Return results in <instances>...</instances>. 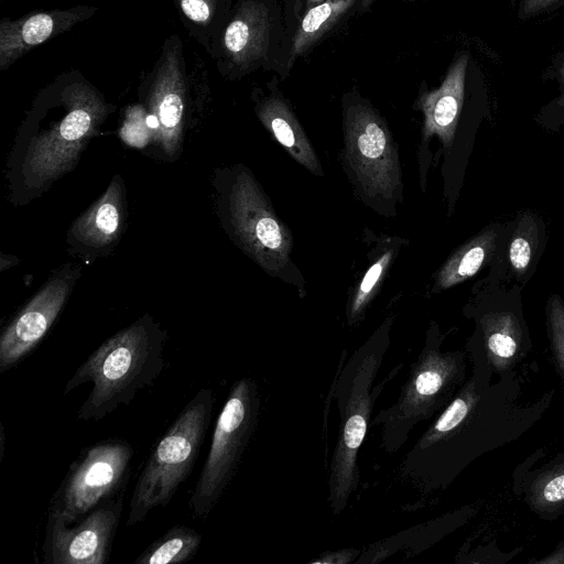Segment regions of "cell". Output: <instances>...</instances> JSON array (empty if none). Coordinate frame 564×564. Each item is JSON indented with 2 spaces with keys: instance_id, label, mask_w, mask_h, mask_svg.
Returning a JSON list of instances; mask_svg holds the SVG:
<instances>
[{
  "instance_id": "277c9868",
  "label": "cell",
  "mask_w": 564,
  "mask_h": 564,
  "mask_svg": "<svg viewBox=\"0 0 564 564\" xmlns=\"http://www.w3.org/2000/svg\"><path fill=\"white\" fill-rule=\"evenodd\" d=\"M292 43L281 0H236L209 54L228 80L260 69L284 80L294 66Z\"/></svg>"
},
{
  "instance_id": "4fadbf2b",
  "label": "cell",
  "mask_w": 564,
  "mask_h": 564,
  "mask_svg": "<svg viewBox=\"0 0 564 564\" xmlns=\"http://www.w3.org/2000/svg\"><path fill=\"white\" fill-rule=\"evenodd\" d=\"M123 510V494L66 524L47 514L43 560L47 564H106Z\"/></svg>"
},
{
  "instance_id": "8992f818",
  "label": "cell",
  "mask_w": 564,
  "mask_h": 564,
  "mask_svg": "<svg viewBox=\"0 0 564 564\" xmlns=\"http://www.w3.org/2000/svg\"><path fill=\"white\" fill-rule=\"evenodd\" d=\"M441 344L438 328L432 325L398 399L371 420L370 424L381 426V447L388 454L405 444L415 425L444 409L463 381V355L442 351Z\"/></svg>"
},
{
  "instance_id": "603a6c76",
  "label": "cell",
  "mask_w": 564,
  "mask_h": 564,
  "mask_svg": "<svg viewBox=\"0 0 564 564\" xmlns=\"http://www.w3.org/2000/svg\"><path fill=\"white\" fill-rule=\"evenodd\" d=\"M203 541L202 535L186 525H174L153 541L134 564H176L192 560Z\"/></svg>"
},
{
  "instance_id": "83f0119b",
  "label": "cell",
  "mask_w": 564,
  "mask_h": 564,
  "mask_svg": "<svg viewBox=\"0 0 564 564\" xmlns=\"http://www.w3.org/2000/svg\"><path fill=\"white\" fill-rule=\"evenodd\" d=\"M538 487L540 502L554 505L564 501V468L544 476Z\"/></svg>"
},
{
  "instance_id": "d6986e66",
  "label": "cell",
  "mask_w": 564,
  "mask_h": 564,
  "mask_svg": "<svg viewBox=\"0 0 564 564\" xmlns=\"http://www.w3.org/2000/svg\"><path fill=\"white\" fill-rule=\"evenodd\" d=\"M122 224V189L113 180L98 202L75 221L72 234L88 247L102 248L116 240Z\"/></svg>"
},
{
  "instance_id": "836d02e7",
  "label": "cell",
  "mask_w": 564,
  "mask_h": 564,
  "mask_svg": "<svg viewBox=\"0 0 564 564\" xmlns=\"http://www.w3.org/2000/svg\"><path fill=\"white\" fill-rule=\"evenodd\" d=\"M405 2H415V1H427V0H403Z\"/></svg>"
},
{
  "instance_id": "e575fe53",
  "label": "cell",
  "mask_w": 564,
  "mask_h": 564,
  "mask_svg": "<svg viewBox=\"0 0 564 564\" xmlns=\"http://www.w3.org/2000/svg\"><path fill=\"white\" fill-rule=\"evenodd\" d=\"M306 1V0H305Z\"/></svg>"
},
{
  "instance_id": "7402d4cb",
  "label": "cell",
  "mask_w": 564,
  "mask_h": 564,
  "mask_svg": "<svg viewBox=\"0 0 564 564\" xmlns=\"http://www.w3.org/2000/svg\"><path fill=\"white\" fill-rule=\"evenodd\" d=\"M497 245L495 229H486L458 248L436 276L438 290L452 288L474 276L491 258Z\"/></svg>"
},
{
  "instance_id": "2e32d148",
  "label": "cell",
  "mask_w": 564,
  "mask_h": 564,
  "mask_svg": "<svg viewBox=\"0 0 564 564\" xmlns=\"http://www.w3.org/2000/svg\"><path fill=\"white\" fill-rule=\"evenodd\" d=\"M280 78L273 75L264 87H254L251 97L260 122L301 165L316 175L323 170L316 153L300 124L288 98L279 87Z\"/></svg>"
},
{
  "instance_id": "ac0fdd59",
  "label": "cell",
  "mask_w": 564,
  "mask_h": 564,
  "mask_svg": "<svg viewBox=\"0 0 564 564\" xmlns=\"http://www.w3.org/2000/svg\"><path fill=\"white\" fill-rule=\"evenodd\" d=\"M376 0H324L305 7L292 43V63L308 55L349 20L367 12Z\"/></svg>"
},
{
  "instance_id": "4dcf8cb0",
  "label": "cell",
  "mask_w": 564,
  "mask_h": 564,
  "mask_svg": "<svg viewBox=\"0 0 564 564\" xmlns=\"http://www.w3.org/2000/svg\"><path fill=\"white\" fill-rule=\"evenodd\" d=\"M561 0H522L519 11L521 19L531 18L532 15L542 13Z\"/></svg>"
},
{
  "instance_id": "1f68e13d",
  "label": "cell",
  "mask_w": 564,
  "mask_h": 564,
  "mask_svg": "<svg viewBox=\"0 0 564 564\" xmlns=\"http://www.w3.org/2000/svg\"><path fill=\"white\" fill-rule=\"evenodd\" d=\"M324 0H306L305 1V7H308V6H312V4H316L318 2H322Z\"/></svg>"
},
{
  "instance_id": "f1b7e54d",
  "label": "cell",
  "mask_w": 564,
  "mask_h": 564,
  "mask_svg": "<svg viewBox=\"0 0 564 564\" xmlns=\"http://www.w3.org/2000/svg\"><path fill=\"white\" fill-rule=\"evenodd\" d=\"M289 31L294 36L297 23L305 8V0H281Z\"/></svg>"
},
{
  "instance_id": "7a4b0ae2",
  "label": "cell",
  "mask_w": 564,
  "mask_h": 564,
  "mask_svg": "<svg viewBox=\"0 0 564 564\" xmlns=\"http://www.w3.org/2000/svg\"><path fill=\"white\" fill-rule=\"evenodd\" d=\"M166 338L161 326L145 315L94 350L64 387L63 393L67 394L86 382L93 383L77 412L78 420L99 421L151 387L165 365Z\"/></svg>"
},
{
  "instance_id": "4316f807",
  "label": "cell",
  "mask_w": 564,
  "mask_h": 564,
  "mask_svg": "<svg viewBox=\"0 0 564 564\" xmlns=\"http://www.w3.org/2000/svg\"><path fill=\"white\" fill-rule=\"evenodd\" d=\"M547 315L553 352L564 375V303L557 295L550 299Z\"/></svg>"
},
{
  "instance_id": "d4e9b609",
  "label": "cell",
  "mask_w": 564,
  "mask_h": 564,
  "mask_svg": "<svg viewBox=\"0 0 564 564\" xmlns=\"http://www.w3.org/2000/svg\"><path fill=\"white\" fill-rule=\"evenodd\" d=\"M488 351L500 359L511 358L518 347L519 325L511 313H497L484 318Z\"/></svg>"
},
{
  "instance_id": "ba28073f",
  "label": "cell",
  "mask_w": 564,
  "mask_h": 564,
  "mask_svg": "<svg viewBox=\"0 0 564 564\" xmlns=\"http://www.w3.org/2000/svg\"><path fill=\"white\" fill-rule=\"evenodd\" d=\"M476 404L473 382L457 395L417 438L400 464V476L421 494L446 487L466 460L467 436Z\"/></svg>"
},
{
  "instance_id": "cb8c5ba5",
  "label": "cell",
  "mask_w": 564,
  "mask_h": 564,
  "mask_svg": "<svg viewBox=\"0 0 564 564\" xmlns=\"http://www.w3.org/2000/svg\"><path fill=\"white\" fill-rule=\"evenodd\" d=\"M539 246V227L530 212L521 214L509 245L512 272L521 279L530 269Z\"/></svg>"
},
{
  "instance_id": "484cf974",
  "label": "cell",
  "mask_w": 564,
  "mask_h": 564,
  "mask_svg": "<svg viewBox=\"0 0 564 564\" xmlns=\"http://www.w3.org/2000/svg\"><path fill=\"white\" fill-rule=\"evenodd\" d=\"M393 257L392 250L382 254L366 272L357 291L355 292L348 312L347 319L350 325L360 321L364 312L375 295L377 286L387 271Z\"/></svg>"
},
{
  "instance_id": "f546056e",
  "label": "cell",
  "mask_w": 564,
  "mask_h": 564,
  "mask_svg": "<svg viewBox=\"0 0 564 564\" xmlns=\"http://www.w3.org/2000/svg\"><path fill=\"white\" fill-rule=\"evenodd\" d=\"M361 552L357 549H344L335 552H327L319 555L312 563L345 564L355 562Z\"/></svg>"
},
{
  "instance_id": "52a82bcc",
  "label": "cell",
  "mask_w": 564,
  "mask_h": 564,
  "mask_svg": "<svg viewBox=\"0 0 564 564\" xmlns=\"http://www.w3.org/2000/svg\"><path fill=\"white\" fill-rule=\"evenodd\" d=\"M257 382L241 378L230 388L219 413L208 455L189 499L193 517L204 521L236 474L260 414Z\"/></svg>"
},
{
  "instance_id": "ffe728a7",
  "label": "cell",
  "mask_w": 564,
  "mask_h": 564,
  "mask_svg": "<svg viewBox=\"0 0 564 564\" xmlns=\"http://www.w3.org/2000/svg\"><path fill=\"white\" fill-rule=\"evenodd\" d=\"M453 518L442 517L420 523L415 527L400 531L389 538L370 544L368 549L355 561L357 564H378L398 553L414 556L434 544L451 528Z\"/></svg>"
},
{
  "instance_id": "d6a6232c",
  "label": "cell",
  "mask_w": 564,
  "mask_h": 564,
  "mask_svg": "<svg viewBox=\"0 0 564 564\" xmlns=\"http://www.w3.org/2000/svg\"><path fill=\"white\" fill-rule=\"evenodd\" d=\"M560 73H561V79H562V84H563V100H564V66L561 68Z\"/></svg>"
},
{
  "instance_id": "5bb4252c",
  "label": "cell",
  "mask_w": 564,
  "mask_h": 564,
  "mask_svg": "<svg viewBox=\"0 0 564 564\" xmlns=\"http://www.w3.org/2000/svg\"><path fill=\"white\" fill-rule=\"evenodd\" d=\"M74 279L67 272L52 279L7 326L0 337V372L19 364L43 339L62 311Z\"/></svg>"
},
{
  "instance_id": "e0dca14e",
  "label": "cell",
  "mask_w": 564,
  "mask_h": 564,
  "mask_svg": "<svg viewBox=\"0 0 564 564\" xmlns=\"http://www.w3.org/2000/svg\"><path fill=\"white\" fill-rule=\"evenodd\" d=\"M469 62V54L460 53L449 65L438 87H421L415 106L424 116L425 141L436 135L444 147L452 145L464 105Z\"/></svg>"
},
{
  "instance_id": "8fae6325",
  "label": "cell",
  "mask_w": 564,
  "mask_h": 564,
  "mask_svg": "<svg viewBox=\"0 0 564 564\" xmlns=\"http://www.w3.org/2000/svg\"><path fill=\"white\" fill-rule=\"evenodd\" d=\"M226 212L231 232L245 252L272 275L289 268L291 234L249 172L236 173L227 193Z\"/></svg>"
},
{
  "instance_id": "9a60e30c",
  "label": "cell",
  "mask_w": 564,
  "mask_h": 564,
  "mask_svg": "<svg viewBox=\"0 0 564 564\" xmlns=\"http://www.w3.org/2000/svg\"><path fill=\"white\" fill-rule=\"evenodd\" d=\"M98 11L94 6L33 11L0 22V70H6L35 46L56 37Z\"/></svg>"
},
{
  "instance_id": "9c48e42d",
  "label": "cell",
  "mask_w": 564,
  "mask_h": 564,
  "mask_svg": "<svg viewBox=\"0 0 564 564\" xmlns=\"http://www.w3.org/2000/svg\"><path fill=\"white\" fill-rule=\"evenodd\" d=\"M133 453L121 438L104 440L84 448L53 495L48 514L66 524L75 523L123 494Z\"/></svg>"
},
{
  "instance_id": "3957f363",
  "label": "cell",
  "mask_w": 564,
  "mask_h": 564,
  "mask_svg": "<svg viewBox=\"0 0 564 564\" xmlns=\"http://www.w3.org/2000/svg\"><path fill=\"white\" fill-rule=\"evenodd\" d=\"M390 325H382L343 367L335 389L340 423L330 460L327 501L334 514L344 511L360 480L359 449L367 436L375 403L400 368L375 386L388 350Z\"/></svg>"
},
{
  "instance_id": "30bf717a",
  "label": "cell",
  "mask_w": 564,
  "mask_h": 564,
  "mask_svg": "<svg viewBox=\"0 0 564 564\" xmlns=\"http://www.w3.org/2000/svg\"><path fill=\"white\" fill-rule=\"evenodd\" d=\"M345 154L368 197L391 198L400 167L390 131L378 110L352 89L343 95Z\"/></svg>"
},
{
  "instance_id": "44dd1931",
  "label": "cell",
  "mask_w": 564,
  "mask_h": 564,
  "mask_svg": "<svg viewBox=\"0 0 564 564\" xmlns=\"http://www.w3.org/2000/svg\"><path fill=\"white\" fill-rule=\"evenodd\" d=\"M188 34L209 54L224 29L232 0H173Z\"/></svg>"
},
{
  "instance_id": "5b68a950",
  "label": "cell",
  "mask_w": 564,
  "mask_h": 564,
  "mask_svg": "<svg viewBox=\"0 0 564 564\" xmlns=\"http://www.w3.org/2000/svg\"><path fill=\"white\" fill-rule=\"evenodd\" d=\"M214 404V392L200 389L158 441L135 482L127 527L170 503L188 478L209 429Z\"/></svg>"
},
{
  "instance_id": "6da1fadb",
  "label": "cell",
  "mask_w": 564,
  "mask_h": 564,
  "mask_svg": "<svg viewBox=\"0 0 564 564\" xmlns=\"http://www.w3.org/2000/svg\"><path fill=\"white\" fill-rule=\"evenodd\" d=\"M112 109L76 69L42 88L22 127L29 141L22 169L28 184L37 188L67 172Z\"/></svg>"
},
{
  "instance_id": "7c38bea8",
  "label": "cell",
  "mask_w": 564,
  "mask_h": 564,
  "mask_svg": "<svg viewBox=\"0 0 564 564\" xmlns=\"http://www.w3.org/2000/svg\"><path fill=\"white\" fill-rule=\"evenodd\" d=\"M189 75L183 42L177 34H172L164 41L147 80V101L154 120L155 140L170 155L176 153L182 138Z\"/></svg>"
}]
</instances>
